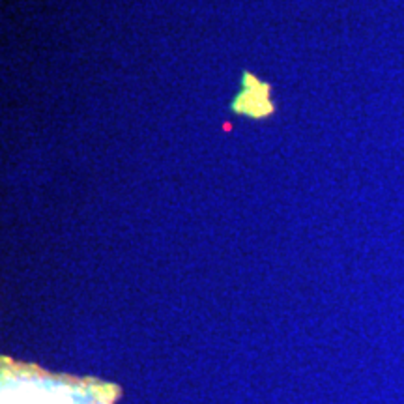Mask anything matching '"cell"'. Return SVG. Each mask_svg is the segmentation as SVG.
Instances as JSON below:
<instances>
[{"mask_svg": "<svg viewBox=\"0 0 404 404\" xmlns=\"http://www.w3.org/2000/svg\"><path fill=\"white\" fill-rule=\"evenodd\" d=\"M0 365V404H114L122 393L110 382L47 372L6 356Z\"/></svg>", "mask_w": 404, "mask_h": 404, "instance_id": "cell-1", "label": "cell"}, {"mask_svg": "<svg viewBox=\"0 0 404 404\" xmlns=\"http://www.w3.org/2000/svg\"><path fill=\"white\" fill-rule=\"evenodd\" d=\"M272 88L268 82H262L251 71H243L242 77V92L238 94L236 99L232 101L230 109L236 114L249 116L253 120L268 118L275 112V105L270 99Z\"/></svg>", "mask_w": 404, "mask_h": 404, "instance_id": "cell-2", "label": "cell"}]
</instances>
